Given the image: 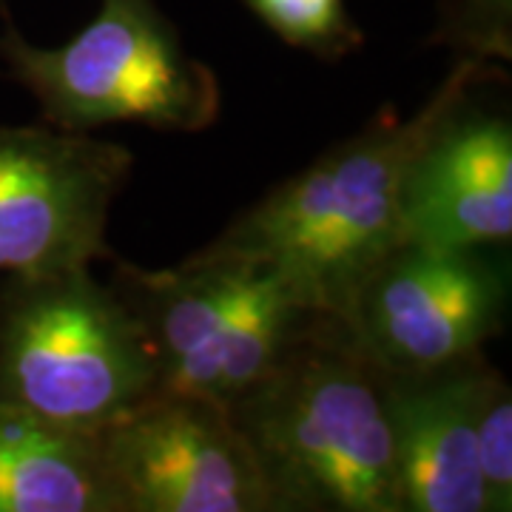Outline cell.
<instances>
[{"mask_svg":"<svg viewBox=\"0 0 512 512\" xmlns=\"http://www.w3.org/2000/svg\"><path fill=\"white\" fill-rule=\"evenodd\" d=\"M501 66L456 57L410 117L384 106L348 140L271 188L194 254L276 268L319 313L339 316L384 256L402 245L399 200L413 154L450 111L501 80Z\"/></svg>","mask_w":512,"mask_h":512,"instance_id":"1","label":"cell"},{"mask_svg":"<svg viewBox=\"0 0 512 512\" xmlns=\"http://www.w3.org/2000/svg\"><path fill=\"white\" fill-rule=\"evenodd\" d=\"M276 512H402L390 379L322 313L228 407Z\"/></svg>","mask_w":512,"mask_h":512,"instance_id":"2","label":"cell"},{"mask_svg":"<svg viewBox=\"0 0 512 512\" xmlns=\"http://www.w3.org/2000/svg\"><path fill=\"white\" fill-rule=\"evenodd\" d=\"M109 285L126 302L157 365V390L220 407L251 393L322 313L276 268L191 254L174 268L114 259Z\"/></svg>","mask_w":512,"mask_h":512,"instance_id":"3","label":"cell"},{"mask_svg":"<svg viewBox=\"0 0 512 512\" xmlns=\"http://www.w3.org/2000/svg\"><path fill=\"white\" fill-rule=\"evenodd\" d=\"M0 60L35 97L43 123L60 131L197 134L220 120L217 74L185 49L154 0H100L97 15L60 46L32 43L3 9Z\"/></svg>","mask_w":512,"mask_h":512,"instance_id":"4","label":"cell"},{"mask_svg":"<svg viewBox=\"0 0 512 512\" xmlns=\"http://www.w3.org/2000/svg\"><path fill=\"white\" fill-rule=\"evenodd\" d=\"M157 390L126 302L92 268L0 276V399L97 433Z\"/></svg>","mask_w":512,"mask_h":512,"instance_id":"5","label":"cell"},{"mask_svg":"<svg viewBox=\"0 0 512 512\" xmlns=\"http://www.w3.org/2000/svg\"><path fill=\"white\" fill-rule=\"evenodd\" d=\"M507 313V248L441 251L402 242L359 282L336 319L384 373L419 376L484 353Z\"/></svg>","mask_w":512,"mask_h":512,"instance_id":"6","label":"cell"},{"mask_svg":"<svg viewBox=\"0 0 512 512\" xmlns=\"http://www.w3.org/2000/svg\"><path fill=\"white\" fill-rule=\"evenodd\" d=\"M134 154L114 140L46 126H0V276L92 268Z\"/></svg>","mask_w":512,"mask_h":512,"instance_id":"7","label":"cell"},{"mask_svg":"<svg viewBox=\"0 0 512 512\" xmlns=\"http://www.w3.org/2000/svg\"><path fill=\"white\" fill-rule=\"evenodd\" d=\"M97 441L120 512H276L248 441L208 399L154 390Z\"/></svg>","mask_w":512,"mask_h":512,"instance_id":"8","label":"cell"},{"mask_svg":"<svg viewBox=\"0 0 512 512\" xmlns=\"http://www.w3.org/2000/svg\"><path fill=\"white\" fill-rule=\"evenodd\" d=\"M402 242L473 251L512 237V123L467 97L413 154L399 200Z\"/></svg>","mask_w":512,"mask_h":512,"instance_id":"9","label":"cell"},{"mask_svg":"<svg viewBox=\"0 0 512 512\" xmlns=\"http://www.w3.org/2000/svg\"><path fill=\"white\" fill-rule=\"evenodd\" d=\"M487 356L390 376L402 512H487L476 458V390Z\"/></svg>","mask_w":512,"mask_h":512,"instance_id":"10","label":"cell"},{"mask_svg":"<svg viewBox=\"0 0 512 512\" xmlns=\"http://www.w3.org/2000/svg\"><path fill=\"white\" fill-rule=\"evenodd\" d=\"M0 512H120L97 433L0 399Z\"/></svg>","mask_w":512,"mask_h":512,"instance_id":"11","label":"cell"},{"mask_svg":"<svg viewBox=\"0 0 512 512\" xmlns=\"http://www.w3.org/2000/svg\"><path fill=\"white\" fill-rule=\"evenodd\" d=\"M245 6L282 43L325 63L353 55L365 43L345 0H245Z\"/></svg>","mask_w":512,"mask_h":512,"instance_id":"12","label":"cell"},{"mask_svg":"<svg viewBox=\"0 0 512 512\" xmlns=\"http://www.w3.org/2000/svg\"><path fill=\"white\" fill-rule=\"evenodd\" d=\"M476 458L487 512L512 510V390L498 367L484 362L476 390Z\"/></svg>","mask_w":512,"mask_h":512,"instance_id":"13","label":"cell"},{"mask_svg":"<svg viewBox=\"0 0 512 512\" xmlns=\"http://www.w3.org/2000/svg\"><path fill=\"white\" fill-rule=\"evenodd\" d=\"M430 43L493 66L512 60V0H439Z\"/></svg>","mask_w":512,"mask_h":512,"instance_id":"14","label":"cell"}]
</instances>
